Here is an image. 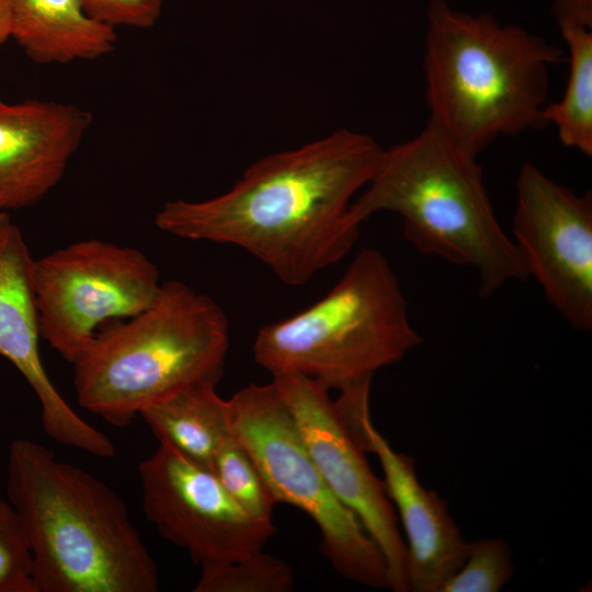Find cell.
Segmentation results:
<instances>
[{"instance_id": "6da1fadb", "label": "cell", "mask_w": 592, "mask_h": 592, "mask_svg": "<svg viewBox=\"0 0 592 592\" xmlns=\"http://www.w3.org/2000/svg\"><path fill=\"white\" fill-rule=\"evenodd\" d=\"M384 153L373 137L339 128L257 160L216 197L166 202L155 223L179 238L237 246L300 286L354 247L361 226L351 204Z\"/></svg>"}, {"instance_id": "7a4b0ae2", "label": "cell", "mask_w": 592, "mask_h": 592, "mask_svg": "<svg viewBox=\"0 0 592 592\" xmlns=\"http://www.w3.org/2000/svg\"><path fill=\"white\" fill-rule=\"evenodd\" d=\"M8 501L27 540L38 592H156L153 558L119 496L43 444L13 440Z\"/></svg>"}, {"instance_id": "3957f363", "label": "cell", "mask_w": 592, "mask_h": 592, "mask_svg": "<svg viewBox=\"0 0 592 592\" xmlns=\"http://www.w3.org/2000/svg\"><path fill=\"white\" fill-rule=\"evenodd\" d=\"M565 57L524 27L431 0L422 64L428 123L475 157L500 136L545 127L549 71Z\"/></svg>"}, {"instance_id": "277c9868", "label": "cell", "mask_w": 592, "mask_h": 592, "mask_svg": "<svg viewBox=\"0 0 592 592\" xmlns=\"http://www.w3.org/2000/svg\"><path fill=\"white\" fill-rule=\"evenodd\" d=\"M477 158L426 123L413 138L385 149L350 213L360 226L380 212L398 215L420 253L474 269L480 296L489 297L528 275L498 221Z\"/></svg>"}, {"instance_id": "5b68a950", "label": "cell", "mask_w": 592, "mask_h": 592, "mask_svg": "<svg viewBox=\"0 0 592 592\" xmlns=\"http://www.w3.org/2000/svg\"><path fill=\"white\" fill-rule=\"evenodd\" d=\"M229 350V321L217 303L180 281L126 322L98 331L75 361L80 407L115 426L181 390L217 385Z\"/></svg>"}, {"instance_id": "8992f818", "label": "cell", "mask_w": 592, "mask_h": 592, "mask_svg": "<svg viewBox=\"0 0 592 592\" xmlns=\"http://www.w3.org/2000/svg\"><path fill=\"white\" fill-rule=\"evenodd\" d=\"M421 342L389 261L366 248L321 299L263 326L252 351L272 375L299 374L340 391L372 379Z\"/></svg>"}, {"instance_id": "52a82bcc", "label": "cell", "mask_w": 592, "mask_h": 592, "mask_svg": "<svg viewBox=\"0 0 592 592\" xmlns=\"http://www.w3.org/2000/svg\"><path fill=\"white\" fill-rule=\"evenodd\" d=\"M231 434L251 456L276 503L305 512L321 549L348 580L391 590L386 559L356 515L333 494L273 383H251L227 400Z\"/></svg>"}, {"instance_id": "ba28073f", "label": "cell", "mask_w": 592, "mask_h": 592, "mask_svg": "<svg viewBox=\"0 0 592 592\" xmlns=\"http://www.w3.org/2000/svg\"><path fill=\"white\" fill-rule=\"evenodd\" d=\"M33 284L41 338L70 363L86 351L101 323L141 312L161 285L146 254L100 239L34 259Z\"/></svg>"}, {"instance_id": "9c48e42d", "label": "cell", "mask_w": 592, "mask_h": 592, "mask_svg": "<svg viewBox=\"0 0 592 592\" xmlns=\"http://www.w3.org/2000/svg\"><path fill=\"white\" fill-rule=\"evenodd\" d=\"M513 242L528 278L574 329H592V195L557 183L533 163L516 178Z\"/></svg>"}, {"instance_id": "30bf717a", "label": "cell", "mask_w": 592, "mask_h": 592, "mask_svg": "<svg viewBox=\"0 0 592 592\" xmlns=\"http://www.w3.org/2000/svg\"><path fill=\"white\" fill-rule=\"evenodd\" d=\"M139 477L148 521L201 567L263 550L275 533L272 521L247 512L214 473L164 444L139 464Z\"/></svg>"}, {"instance_id": "8fae6325", "label": "cell", "mask_w": 592, "mask_h": 592, "mask_svg": "<svg viewBox=\"0 0 592 592\" xmlns=\"http://www.w3.org/2000/svg\"><path fill=\"white\" fill-rule=\"evenodd\" d=\"M272 383L327 485L383 553L391 590L407 592V546L397 513L337 401L320 384L299 374H275Z\"/></svg>"}, {"instance_id": "7c38bea8", "label": "cell", "mask_w": 592, "mask_h": 592, "mask_svg": "<svg viewBox=\"0 0 592 592\" xmlns=\"http://www.w3.org/2000/svg\"><path fill=\"white\" fill-rule=\"evenodd\" d=\"M337 402L357 444L379 459L386 493L407 538L408 591L442 592L464 563L470 542L463 537L447 502L421 485L413 458L396 452L373 425L369 390L343 392Z\"/></svg>"}, {"instance_id": "4fadbf2b", "label": "cell", "mask_w": 592, "mask_h": 592, "mask_svg": "<svg viewBox=\"0 0 592 592\" xmlns=\"http://www.w3.org/2000/svg\"><path fill=\"white\" fill-rule=\"evenodd\" d=\"M30 250L10 217L0 225V355L26 379L41 405L42 424L54 441L110 458L115 446L82 419L50 380L39 353V323Z\"/></svg>"}, {"instance_id": "5bb4252c", "label": "cell", "mask_w": 592, "mask_h": 592, "mask_svg": "<svg viewBox=\"0 0 592 592\" xmlns=\"http://www.w3.org/2000/svg\"><path fill=\"white\" fill-rule=\"evenodd\" d=\"M92 121L72 103L0 100V213L43 200L60 182Z\"/></svg>"}, {"instance_id": "9a60e30c", "label": "cell", "mask_w": 592, "mask_h": 592, "mask_svg": "<svg viewBox=\"0 0 592 592\" xmlns=\"http://www.w3.org/2000/svg\"><path fill=\"white\" fill-rule=\"evenodd\" d=\"M8 2L11 38L35 64L91 61L115 49V29L89 16L79 0Z\"/></svg>"}, {"instance_id": "2e32d148", "label": "cell", "mask_w": 592, "mask_h": 592, "mask_svg": "<svg viewBox=\"0 0 592 592\" xmlns=\"http://www.w3.org/2000/svg\"><path fill=\"white\" fill-rule=\"evenodd\" d=\"M159 441L213 473L220 442L230 433L227 400L215 384L181 390L139 413Z\"/></svg>"}, {"instance_id": "e0dca14e", "label": "cell", "mask_w": 592, "mask_h": 592, "mask_svg": "<svg viewBox=\"0 0 592 592\" xmlns=\"http://www.w3.org/2000/svg\"><path fill=\"white\" fill-rule=\"evenodd\" d=\"M569 53L563 95L544 110L546 125L556 127L560 143L592 156V29L559 26Z\"/></svg>"}, {"instance_id": "ac0fdd59", "label": "cell", "mask_w": 592, "mask_h": 592, "mask_svg": "<svg viewBox=\"0 0 592 592\" xmlns=\"http://www.w3.org/2000/svg\"><path fill=\"white\" fill-rule=\"evenodd\" d=\"M289 566L263 550L244 558L202 567L194 592H289Z\"/></svg>"}, {"instance_id": "d6986e66", "label": "cell", "mask_w": 592, "mask_h": 592, "mask_svg": "<svg viewBox=\"0 0 592 592\" xmlns=\"http://www.w3.org/2000/svg\"><path fill=\"white\" fill-rule=\"evenodd\" d=\"M213 473L247 512L272 521L276 502L251 456L231 432L217 448Z\"/></svg>"}, {"instance_id": "ffe728a7", "label": "cell", "mask_w": 592, "mask_h": 592, "mask_svg": "<svg viewBox=\"0 0 592 592\" xmlns=\"http://www.w3.org/2000/svg\"><path fill=\"white\" fill-rule=\"evenodd\" d=\"M514 572L509 545L499 538L470 542L462 567L442 592H497Z\"/></svg>"}, {"instance_id": "44dd1931", "label": "cell", "mask_w": 592, "mask_h": 592, "mask_svg": "<svg viewBox=\"0 0 592 592\" xmlns=\"http://www.w3.org/2000/svg\"><path fill=\"white\" fill-rule=\"evenodd\" d=\"M0 592H38L24 532L12 505L2 499H0Z\"/></svg>"}, {"instance_id": "7402d4cb", "label": "cell", "mask_w": 592, "mask_h": 592, "mask_svg": "<svg viewBox=\"0 0 592 592\" xmlns=\"http://www.w3.org/2000/svg\"><path fill=\"white\" fill-rule=\"evenodd\" d=\"M89 16L116 29L147 30L161 15L163 0H79Z\"/></svg>"}, {"instance_id": "603a6c76", "label": "cell", "mask_w": 592, "mask_h": 592, "mask_svg": "<svg viewBox=\"0 0 592 592\" xmlns=\"http://www.w3.org/2000/svg\"><path fill=\"white\" fill-rule=\"evenodd\" d=\"M553 15L558 24L592 29V0H554Z\"/></svg>"}, {"instance_id": "cb8c5ba5", "label": "cell", "mask_w": 592, "mask_h": 592, "mask_svg": "<svg viewBox=\"0 0 592 592\" xmlns=\"http://www.w3.org/2000/svg\"><path fill=\"white\" fill-rule=\"evenodd\" d=\"M11 38V14L8 0H0V48Z\"/></svg>"}, {"instance_id": "d4e9b609", "label": "cell", "mask_w": 592, "mask_h": 592, "mask_svg": "<svg viewBox=\"0 0 592 592\" xmlns=\"http://www.w3.org/2000/svg\"><path fill=\"white\" fill-rule=\"evenodd\" d=\"M9 218V215L7 213H0V225Z\"/></svg>"}]
</instances>
